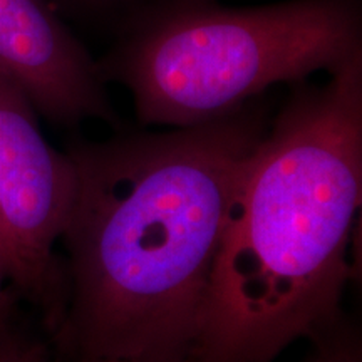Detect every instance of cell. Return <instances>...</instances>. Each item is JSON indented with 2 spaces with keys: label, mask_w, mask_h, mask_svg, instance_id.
Here are the masks:
<instances>
[{
  "label": "cell",
  "mask_w": 362,
  "mask_h": 362,
  "mask_svg": "<svg viewBox=\"0 0 362 362\" xmlns=\"http://www.w3.org/2000/svg\"><path fill=\"white\" fill-rule=\"evenodd\" d=\"M12 285L13 288L19 291L21 285V267L17 262L13 248L8 242L6 230L0 223V287L8 288ZM11 291V288H8Z\"/></svg>",
  "instance_id": "ba28073f"
},
{
  "label": "cell",
  "mask_w": 362,
  "mask_h": 362,
  "mask_svg": "<svg viewBox=\"0 0 362 362\" xmlns=\"http://www.w3.org/2000/svg\"><path fill=\"white\" fill-rule=\"evenodd\" d=\"M362 56L361 0L161 13L99 66L129 89L138 119L187 128L245 107L270 86L334 72Z\"/></svg>",
  "instance_id": "3957f363"
},
{
  "label": "cell",
  "mask_w": 362,
  "mask_h": 362,
  "mask_svg": "<svg viewBox=\"0 0 362 362\" xmlns=\"http://www.w3.org/2000/svg\"><path fill=\"white\" fill-rule=\"evenodd\" d=\"M0 74L56 123L115 117L98 62L44 0H0Z\"/></svg>",
  "instance_id": "5b68a950"
},
{
  "label": "cell",
  "mask_w": 362,
  "mask_h": 362,
  "mask_svg": "<svg viewBox=\"0 0 362 362\" xmlns=\"http://www.w3.org/2000/svg\"><path fill=\"white\" fill-rule=\"evenodd\" d=\"M0 362H57V354L45 344L22 339L17 334L0 342Z\"/></svg>",
  "instance_id": "52a82bcc"
},
{
  "label": "cell",
  "mask_w": 362,
  "mask_h": 362,
  "mask_svg": "<svg viewBox=\"0 0 362 362\" xmlns=\"http://www.w3.org/2000/svg\"><path fill=\"white\" fill-rule=\"evenodd\" d=\"M362 200V56L298 86L243 161L194 362H274L342 319Z\"/></svg>",
  "instance_id": "7a4b0ae2"
},
{
  "label": "cell",
  "mask_w": 362,
  "mask_h": 362,
  "mask_svg": "<svg viewBox=\"0 0 362 362\" xmlns=\"http://www.w3.org/2000/svg\"><path fill=\"white\" fill-rule=\"evenodd\" d=\"M35 107L0 74V223L21 267L19 292L42 310L49 332L64 307V275L54 248L74 200L71 156L44 138Z\"/></svg>",
  "instance_id": "277c9868"
},
{
  "label": "cell",
  "mask_w": 362,
  "mask_h": 362,
  "mask_svg": "<svg viewBox=\"0 0 362 362\" xmlns=\"http://www.w3.org/2000/svg\"><path fill=\"white\" fill-rule=\"evenodd\" d=\"M13 329V300L8 288L0 287V342L16 337Z\"/></svg>",
  "instance_id": "9c48e42d"
},
{
  "label": "cell",
  "mask_w": 362,
  "mask_h": 362,
  "mask_svg": "<svg viewBox=\"0 0 362 362\" xmlns=\"http://www.w3.org/2000/svg\"><path fill=\"white\" fill-rule=\"evenodd\" d=\"M265 129L247 104L208 123L67 151L76 189L59 240V357L193 361L235 181Z\"/></svg>",
  "instance_id": "6da1fadb"
},
{
  "label": "cell",
  "mask_w": 362,
  "mask_h": 362,
  "mask_svg": "<svg viewBox=\"0 0 362 362\" xmlns=\"http://www.w3.org/2000/svg\"><path fill=\"white\" fill-rule=\"evenodd\" d=\"M310 342L312 349L300 362H362L359 337L342 319Z\"/></svg>",
  "instance_id": "8992f818"
},
{
  "label": "cell",
  "mask_w": 362,
  "mask_h": 362,
  "mask_svg": "<svg viewBox=\"0 0 362 362\" xmlns=\"http://www.w3.org/2000/svg\"><path fill=\"white\" fill-rule=\"evenodd\" d=\"M110 362H124V361H110ZM183 362H194V361H183Z\"/></svg>",
  "instance_id": "30bf717a"
}]
</instances>
